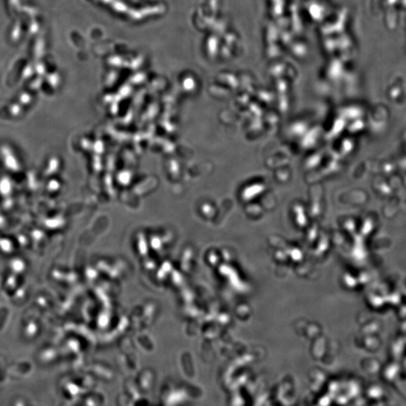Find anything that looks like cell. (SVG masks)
<instances>
[{
    "mask_svg": "<svg viewBox=\"0 0 406 406\" xmlns=\"http://www.w3.org/2000/svg\"><path fill=\"white\" fill-rule=\"evenodd\" d=\"M124 387H125V394L129 396L132 402L142 397V391L136 382H128L124 385Z\"/></svg>",
    "mask_w": 406,
    "mask_h": 406,
    "instance_id": "6da1fadb",
    "label": "cell"
},
{
    "mask_svg": "<svg viewBox=\"0 0 406 406\" xmlns=\"http://www.w3.org/2000/svg\"><path fill=\"white\" fill-rule=\"evenodd\" d=\"M104 403L105 396L98 392L89 395L85 400L86 406H103Z\"/></svg>",
    "mask_w": 406,
    "mask_h": 406,
    "instance_id": "7a4b0ae2",
    "label": "cell"
}]
</instances>
